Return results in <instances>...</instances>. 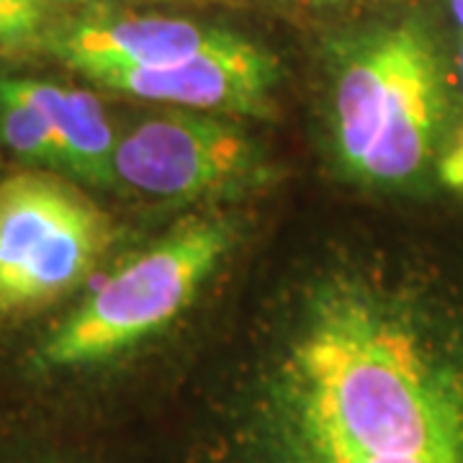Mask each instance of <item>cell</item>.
Here are the masks:
<instances>
[{
    "instance_id": "obj_4",
    "label": "cell",
    "mask_w": 463,
    "mask_h": 463,
    "mask_svg": "<svg viewBox=\"0 0 463 463\" xmlns=\"http://www.w3.org/2000/svg\"><path fill=\"white\" fill-rule=\"evenodd\" d=\"M116 181L165 201L219 196L268 175L263 152L227 118L167 111L118 137Z\"/></svg>"
},
{
    "instance_id": "obj_14",
    "label": "cell",
    "mask_w": 463,
    "mask_h": 463,
    "mask_svg": "<svg viewBox=\"0 0 463 463\" xmlns=\"http://www.w3.org/2000/svg\"><path fill=\"white\" fill-rule=\"evenodd\" d=\"M458 72H461V85H463V32H461V44H458Z\"/></svg>"
},
{
    "instance_id": "obj_1",
    "label": "cell",
    "mask_w": 463,
    "mask_h": 463,
    "mask_svg": "<svg viewBox=\"0 0 463 463\" xmlns=\"http://www.w3.org/2000/svg\"><path fill=\"white\" fill-rule=\"evenodd\" d=\"M446 111L443 70L420 24L368 29L337 54L332 142L353 181L373 188L417 181L435 160Z\"/></svg>"
},
{
    "instance_id": "obj_11",
    "label": "cell",
    "mask_w": 463,
    "mask_h": 463,
    "mask_svg": "<svg viewBox=\"0 0 463 463\" xmlns=\"http://www.w3.org/2000/svg\"><path fill=\"white\" fill-rule=\"evenodd\" d=\"M52 3H72V5H106L114 0H52Z\"/></svg>"
},
{
    "instance_id": "obj_9",
    "label": "cell",
    "mask_w": 463,
    "mask_h": 463,
    "mask_svg": "<svg viewBox=\"0 0 463 463\" xmlns=\"http://www.w3.org/2000/svg\"><path fill=\"white\" fill-rule=\"evenodd\" d=\"M52 0H0V54L47 44Z\"/></svg>"
},
{
    "instance_id": "obj_3",
    "label": "cell",
    "mask_w": 463,
    "mask_h": 463,
    "mask_svg": "<svg viewBox=\"0 0 463 463\" xmlns=\"http://www.w3.org/2000/svg\"><path fill=\"white\" fill-rule=\"evenodd\" d=\"M114 224L54 170L0 181V317L39 312L99 268Z\"/></svg>"
},
{
    "instance_id": "obj_12",
    "label": "cell",
    "mask_w": 463,
    "mask_h": 463,
    "mask_svg": "<svg viewBox=\"0 0 463 463\" xmlns=\"http://www.w3.org/2000/svg\"><path fill=\"white\" fill-rule=\"evenodd\" d=\"M309 5H317V8H330V5H340L345 0H307Z\"/></svg>"
},
{
    "instance_id": "obj_7",
    "label": "cell",
    "mask_w": 463,
    "mask_h": 463,
    "mask_svg": "<svg viewBox=\"0 0 463 463\" xmlns=\"http://www.w3.org/2000/svg\"><path fill=\"white\" fill-rule=\"evenodd\" d=\"M21 99L36 106L57 134V142L65 152L67 175H75L100 188H114L116 183V142L100 100L85 90L65 85L5 78Z\"/></svg>"
},
{
    "instance_id": "obj_10",
    "label": "cell",
    "mask_w": 463,
    "mask_h": 463,
    "mask_svg": "<svg viewBox=\"0 0 463 463\" xmlns=\"http://www.w3.org/2000/svg\"><path fill=\"white\" fill-rule=\"evenodd\" d=\"M450 11H453V18H456L458 29L463 32V0H450Z\"/></svg>"
},
{
    "instance_id": "obj_8",
    "label": "cell",
    "mask_w": 463,
    "mask_h": 463,
    "mask_svg": "<svg viewBox=\"0 0 463 463\" xmlns=\"http://www.w3.org/2000/svg\"><path fill=\"white\" fill-rule=\"evenodd\" d=\"M0 137L21 160L39 170L67 173L65 152L52 124L36 106L21 99L5 78H0Z\"/></svg>"
},
{
    "instance_id": "obj_5",
    "label": "cell",
    "mask_w": 463,
    "mask_h": 463,
    "mask_svg": "<svg viewBox=\"0 0 463 463\" xmlns=\"http://www.w3.org/2000/svg\"><path fill=\"white\" fill-rule=\"evenodd\" d=\"M281 72L273 52L230 32L214 47L175 65L106 70L88 80L132 99L188 111L268 116Z\"/></svg>"
},
{
    "instance_id": "obj_2",
    "label": "cell",
    "mask_w": 463,
    "mask_h": 463,
    "mask_svg": "<svg viewBox=\"0 0 463 463\" xmlns=\"http://www.w3.org/2000/svg\"><path fill=\"white\" fill-rule=\"evenodd\" d=\"M237 242L224 216L194 219L111 273L33 350L36 371H80L118 358L167 327Z\"/></svg>"
},
{
    "instance_id": "obj_6",
    "label": "cell",
    "mask_w": 463,
    "mask_h": 463,
    "mask_svg": "<svg viewBox=\"0 0 463 463\" xmlns=\"http://www.w3.org/2000/svg\"><path fill=\"white\" fill-rule=\"evenodd\" d=\"M230 32L165 16H80L52 26L47 47L65 65L93 78L106 70L163 67L214 47Z\"/></svg>"
},
{
    "instance_id": "obj_13",
    "label": "cell",
    "mask_w": 463,
    "mask_h": 463,
    "mask_svg": "<svg viewBox=\"0 0 463 463\" xmlns=\"http://www.w3.org/2000/svg\"><path fill=\"white\" fill-rule=\"evenodd\" d=\"M5 463H70V461H60V458H29V461H5Z\"/></svg>"
}]
</instances>
